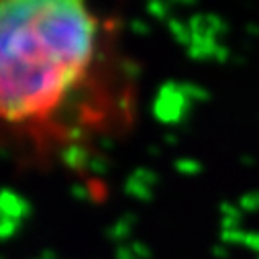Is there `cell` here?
<instances>
[{"mask_svg":"<svg viewBox=\"0 0 259 259\" xmlns=\"http://www.w3.org/2000/svg\"><path fill=\"white\" fill-rule=\"evenodd\" d=\"M135 100L116 17L80 0H0V137L53 159L126 131Z\"/></svg>","mask_w":259,"mask_h":259,"instance_id":"obj_1","label":"cell"}]
</instances>
